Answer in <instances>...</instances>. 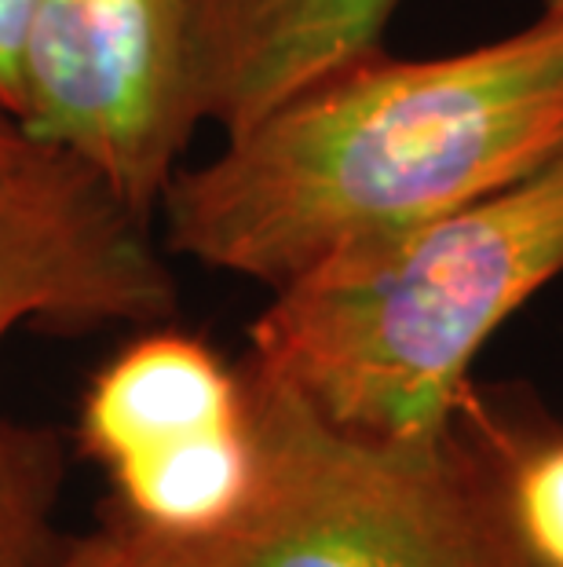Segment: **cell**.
I'll return each instance as SVG.
<instances>
[{
  "mask_svg": "<svg viewBox=\"0 0 563 567\" xmlns=\"http://www.w3.org/2000/svg\"><path fill=\"white\" fill-rule=\"evenodd\" d=\"M195 0H38L19 128L150 220L195 136Z\"/></svg>",
  "mask_w": 563,
  "mask_h": 567,
  "instance_id": "cell-6",
  "label": "cell"
},
{
  "mask_svg": "<svg viewBox=\"0 0 563 567\" xmlns=\"http://www.w3.org/2000/svg\"><path fill=\"white\" fill-rule=\"evenodd\" d=\"M38 0H0V114L19 117V59Z\"/></svg>",
  "mask_w": 563,
  "mask_h": 567,
  "instance_id": "cell-9",
  "label": "cell"
},
{
  "mask_svg": "<svg viewBox=\"0 0 563 567\" xmlns=\"http://www.w3.org/2000/svg\"><path fill=\"white\" fill-rule=\"evenodd\" d=\"M563 271V154L520 184L333 249L249 326V359L358 436H436L490 333Z\"/></svg>",
  "mask_w": 563,
  "mask_h": 567,
  "instance_id": "cell-2",
  "label": "cell"
},
{
  "mask_svg": "<svg viewBox=\"0 0 563 567\" xmlns=\"http://www.w3.org/2000/svg\"><path fill=\"white\" fill-rule=\"evenodd\" d=\"M263 487L234 567H534L501 509L476 389L436 436H358L242 359Z\"/></svg>",
  "mask_w": 563,
  "mask_h": 567,
  "instance_id": "cell-3",
  "label": "cell"
},
{
  "mask_svg": "<svg viewBox=\"0 0 563 567\" xmlns=\"http://www.w3.org/2000/svg\"><path fill=\"white\" fill-rule=\"evenodd\" d=\"M476 421L512 535L534 567H563V429L501 410L479 392Z\"/></svg>",
  "mask_w": 563,
  "mask_h": 567,
  "instance_id": "cell-8",
  "label": "cell"
},
{
  "mask_svg": "<svg viewBox=\"0 0 563 567\" xmlns=\"http://www.w3.org/2000/svg\"><path fill=\"white\" fill-rule=\"evenodd\" d=\"M399 0H195V111L223 136L380 52Z\"/></svg>",
  "mask_w": 563,
  "mask_h": 567,
  "instance_id": "cell-7",
  "label": "cell"
},
{
  "mask_svg": "<svg viewBox=\"0 0 563 567\" xmlns=\"http://www.w3.org/2000/svg\"><path fill=\"white\" fill-rule=\"evenodd\" d=\"M77 443L111 480L103 524L132 567H234L263 487L242 363L169 322L143 326L92 373Z\"/></svg>",
  "mask_w": 563,
  "mask_h": 567,
  "instance_id": "cell-4",
  "label": "cell"
},
{
  "mask_svg": "<svg viewBox=\"0 0 563 567\" xmlns=\"http://www.w3.org/2000/svg\"><path fill=\"white\" fill-rule=\"evenodd\" d=\"M27 151H30V136L19 128V122L0 114V173H4L8 165H15Z\"/></svg>",
  "mask_w": 563,
  "mask_h": 567,
  "instance_id": "cell-11",
  "label": "cell"
},
{
  "mask_svg": "<svg viewBox=\"0 0 563 567\" xmlns=\"http://www.w3.org/2000/svg\"><path fill=\"white\" fill-rule=\"evenodd\" d=\"M563 154V0L505 41L439 59L385 52L311 84L176 168L165 246L268 289L333 249L520 184Z\"/></svg>",
  "mask_w": 563,
  "mask_h": 567,
  "instance_id": "cell-1",
  "label": "cell"
},
{
  "mask_svg": "<svg viewBox=\"0 0 563 567\" xmlns=\"http://www.w3.org/2000/svg\"><path fill=\"white\" fill-rule=\"evenodd\" d=\"M30 567H132V564H128L122 538L106 524H100V530H92L88 538H81L74 546L59 549L55 557L30 564Z\"/></svg>",
  "mask_w": 563,
  "mask_h": 567,
  "instance_id": "cell-10",
  "label": "cell"
},
{
  "mask_svg": "<svg viewBox=\"0 0 563 567\" xmlns=\"http://www.w3.org/2000/svg\"><path fill=\"white\" fill-rule=\"evenodd\" d=\"M173 311L176 279L147 220L77 158L30 140L0 173V344L22 326L85 333L169 322ZM59 491L55 432L0 417V567L55 557Z\"/></svg>",
  "mask_w": 563,
  "mask_h": 567,
  "instance_id": "cell-5",
  "label": "cell"
}]
</instances>
